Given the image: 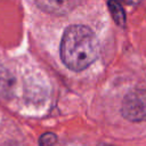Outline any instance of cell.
<instances>
[{
  "instance_id": "cell-6",
  "label": "cell",
  "mask_w": 146,
  "mask_h": 146,
  "mask_svg": "<svg viewBox=\"0 0 146 146\" xmlns=\"http://www.w3.org/2000/svg\"><path fill=\"white\" fill-rule=\"evenodd\" d=\"M56 139H57V137H56L55 133H52V132H46V133H43L40 137L39 144H40V146H51L56 141Z\"/></svg>"
},
{
  "instance_id": "cell-4",
  "label": "cell",
  "mask_w": 146,
  "mask_h": 146,
  "mask_svg": "<svg viewBox=\"0 0 146 146\" xmlns=\"http://www.w3.org/2000/svg\"><path fill=\"white\" fill-rule=\"evenodd\" d=\"M110 13L114 19V22L119 25L124 27L125 26V11L123 9V7L121 6V3L116 2V1H110L107 2Z\"/></svg>"
},
{
  "instance_id": "cell-5",
  "label": "cell",
  "mask_w": 146,
  "mask_h": 146,
  "mask_svg": "<svg viewBox=\"0 0 146 146\" xmlns=\"http://www.w3.org/2000/svg\"><path fill=\"white\" fill-rule=\"evenodd\" d=\"M11 81H9V74L0 66V91L7 92L10 89Z\"/></svg>"
},
{
  "instance_id": "cell-3",
  "label": "cell",
  "mask_w": 146,
  "mask_h": 146,
  "mask_svg": "<svg viewBox=\"0 0 146 146\" xmlns=\"http://www.w3.org/2000/svg\"><path fill=\"white\" fill-rule=\"evenodd\" d=\"M38 6H40L43 10L47 11H51V13H56L58 14V11L60 14L66 13L67 10H71L72 7H74V3L71 1H55V2H49V1H44V2H38Z\"/></svg>"
},
{
  "instance_id": "cell-1",
  "label": "cell",
  "mask_w": 146,
  "mask_h": 146,
  "mask_svg": "<svg viewBox=\"0 0 146 146\" xmlns=\"http://www.w3.org/2000/svg\"><path fill=\"white\" fill-rule=\"evenodd\" d=\"M99 43L92 30L84 25L68 26L60 41V58L75 72L86 70L98 57Z\"/></svg>"
},
{
  "instance_id": "cell-2",
  "label": "cell",
  "mask_w": 146,
  "mask_h": 146,
  "mask_svg": "<svg viewBox=\"0 0 146 146\" xmlns=\"http://www.w3.org/2000/svg\"><path fill=\"white\" fill-rule=\"evenodd\" d=\"M121 113L132 122L146 121V89H136L127 94L122 102Z\"/></svg>"
}]
</instances>
